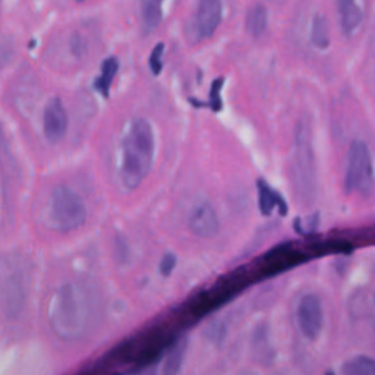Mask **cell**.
<instances>
[{
  "mask_svg": "<svg viewBox=\"0 0 375 375\" xmlns=\"http://www.w3.org/2000/svg\"><path fill=\"white\" fill-rule=\"evenodd\" d=\"M156 156V135L151 123L143 118L132 119L120 141V179L123 186L134 191L151 172Z\"/></svg>",
  "mask_w": 375,
  "mask_h": 375,
  "instance_id": "6da1fadb",
  "label": "cell"
},
{
  "mask_svg": "<svg viewBox=\"0 0 375 375\" xmlns=\"http://www.w3.org/2000/svg\"><path fill=\"white\" fill-rule=\"evenodd\" d=\"M49 323L56 336L63 340H77L86 335L90 321L88 301L75 283H63L49 302Z\"/></svg>",
  "mask_w": 375,
  "mask_h": 375,
  "instance_id": "7a4b0ae2",
  "label": "cell"
},
{
  "mask_svg": "<svg viewBox=\"0 0 375 375\" xmlns=\"http://www.w3.org/2000/svg\"><path fill=\"white\" fill-rule=\"evenodd\" d=\"M292 182L298 198L311 204L317 191L315 152L312 145V132L308 120L302 119L295 129L294 154H292Z\"/></svg>",
  "mask_w": 375,
  "mask_h": 375,
  "instance_id": "3957f363",
  "label": "cell"
},
{
  "mask_svg": "<svg viewBox=\"0 0 375 375\" xmlns=\"http://www.w3.org/2000/svg\"><path fill=\"white\" fill-rule=\"evenodd\" d=\"M47 214L54 230L69 233L86 225L88 210L86 202L74 189L59 185L50 193Z\"/></svg>",
  "mask_w": 375,
  "mask_h": 375,
  "instance_id": "277c9868",
  "label": "cell"
},
{
  "mask_svg": "<svg viewBox=\"0 0 375 375\" xmlns=\"http://www.w3.org/2000/svg\"><path fill=\"white\" fill-rule=\"evenodd\" d=\"M374 184L375 172L371 151L364 141H355L347 156L344 188L347 192H356L367 197L372 192Z\"/></svg>",
  "mask_w": 375,
  "mask_h": 375,
  "instance_id": "5b68a950",
  "label": "cell"
},
{
  "mask_svg": "<svg viewBox=\"0 0 375 375\" xmlns=\"http://www.w3.org/2000/svg\"><path fill=\"white\" fill-rule=\"evenodd\" d=\"M26 302V279L22 270L13 269L0 276V303L5 314L15 318L25 308Z\"/></svg>",
  "mask_w": 375,
  "mask_h": 375,
  "instance_id": "8992f818",
  "label": "cell"
},
{
  "mask_svg": "<svg viewBox=\"0 0 375 375\" xmlns=\"http://www.w3.org/2000/svg\"><path fill=\"white\" fill-rule=\"evenodd\" d=\"M223 18L221 0H198L193 15V33L198 40H207L214 35Z\"/></svg>",
  "mask_w": 375,
  "mask_h": 375,
  "instance_id": "52a82bcc",
  "label": "cell"
},
{
  "mask_svg": "<svg viewBox=\"0 0 375 375\" xmlns=\"http://www.w3.org/2000/svg\"><path fill=\"white\" fill-rule=\"evenodd\" d=\"M324 315L321 301L317 295H305L298 307V324L302 335L310 340H315L321 333Z\"/></svg>",
  "mask_w": 375,
  "mask_h": 375,
  "instance_id": "ba28073f",
  "label": "cell"
},
{
  "mask_svg": "<svg viewBox=\"0 0 375 375\" xmlns=\"http://www.w3.org/2000/svg\"><path fill=\"white\" fill-rule=\"evenodd\" d=\"M69 127L67 112L61 99L54 97L49 100L43 110V132L49 143L58 144L61 143Z\"/></svg>",
  "mask_w": 375,
  "mask_h": 375,
  "instance_id": "9c48e42d",
  "label": "cell"
},
{
  "mask_svg": "<svg viewBox=\"0 0 375 375\" xmlns=\"http://www.w3.org/2000/svg\"><path fill=\"white\" fill-rule=\"evenodd\" d=\"M188 225L193 234L204 239L213 238L220 229L217 212L214 210V207L207 201L198 202L192 208L188 218Z\"/></svg>",
  "mask_w": 375,
  "mask_h": 375,
  "instance_id": "30bf717a",
  "label": "cell"
},
{
  "mask_svg": "<svg viewBox=\"0 0 375 375\" xmlns=\"http://www.w3.org/2000/svg\"><path fill=\"white\" fill-rule=\"evenodd\" d=\"M305 255L299 251H296L295 248H292L290 245H279L276 246L273 251H270L266 257H264V261L267 262V270L270 274L273 273H280L285 271L290 267H295L298 264L303 262Z\"/></svg>",
  "mask_w": 375,
  "mask_h": 375,
  "instance_id": "8fae6325",
  "label": "cell"
},
{
  "mask_svg": "<svg viewBox=\"0 0 375 375\" xmlns=\"http://www.w3.org/2000/svg\"><path fill=\"white\" fill-rule=\"evenodd\" d=\"M340 26L346 35H352L364 21V10L358 0H337Z\"/></svg>",
  "mask_w": 375,
  "mask_h": 375,
  "instance_id": "7c38bea8",
  "label": "cell"
},
{
  "mask_svg": "<svg viewBox=\"0 0 375 375\" xmlns=\"http://www.w3.org/2000/svg\"><path fill=\"white\" fill-rule=\"evenodd\" d=\"M258 188V205H260V212L264 216H270L273 213L274 208H279L280 214L286 216L287 214V204L283 200L279 192L274 191L266 180L260 179L257 182Z\"/></svg>",
  "mask_w": 375,
  "mask_h": 375,
  "instance_id": "4fadbf2b",
  "label": "cell"
},
{
  "mask_svg": "<svg viewBox=\"0 0 375 375\" xmlns=\"http://www.w3.org/2000/svg\"><path fill=\"white\" fill-rule=\"evenodd\" d=\"M166 0H141V24L145 34L154 33L163 19Z\"/></svg>",
  "mask_w": 375,
  "mask_h": 375,
  "instance_id": "5bb4252c",
  "label": "cell"
},
{
  "mask_svg": "<svg viewBox=\"0 0 375 375\" xmlns=\"http://www.w3.org/2000/svg\"><path fill=\"white\" fill-rule=\"evenodd\" d=\"M118 71H119L118 58L110 56L102 63V72L94 81V88L97 90V93H100L103 97H106V99L110 94V87L113 84Z\"/></svg>",
  "mask_w": 375,
  "mask_h": 375,
  "instance_id": "9a60e30c",
  "label": "cell"
},
{
  "mask_svg": "<svg viewBox=\"0 0 375 375\" xmlns=\"http://www.w3.org/2000/svg\"><path fill=\"white\" fill-rule=\"evenodd\" d=\"M269 10L264 5H255L249 9L246 15V30L253 37L258 38L267 31Z\"/></svg>",
  "mask_w": 375,
  "mask_h": 375,
  "instance_id": "2e32d148",
  "label": "cell"
},
{
  "mask_svg": "<svg viewBox=\"0 0 375 375\" xmlns=\"http://www.w3.org/2000/svg\"><path fill=\"white\" fill-rule=\"evenodd\" d=\"M253 346H254V352L260 362H264L262 365H271L274 352L271 349V344L269 340V330L266 326H258L255 328L254 337H253Z\"/></svg>",
  "mask_w": 375,
  "mask_h": 375,
  "instance_id": "e0dca14e",
  "label": "cell"
},
{
  "mask_svg": "<svg viewBox=\"0 0 375 375\" xmlns=\"http://www.w3.org/2000/svg\"><path fill=\"white\" fill-rule=\"evenodd\" d=\"M311 43L318 50H326L330 46V29L324 15H315L312 19Z\"/></svg>",
  "mask_w": 375,
  "mask_h": 375,
  "instance_id": "ac0fdd59",
  "label": "cell"
},
{
  "mask_svg": "<svg viewBox=\"0 0 375 375\" xmlns=\"http://www.w3.org/2000/svg\"><path fill=\"white\" fill-rule=\"evenodd\" d=\"M346 375H375V359L369 356H355L342 368Z\"/></svg>",
  "mask_w": 375,
  "mask_h": 375,
  "instance_id": "d6986e66",
  "label": "cell"
},
{
  "mask_svg": "<svg viewBox=\"0 0 375 375\" xmlns=\"http://www.w3.org/2000/svg\"><path fill=\"white\" fill-rule=\"evenodd\" d=\"M186 346H188L186 339H180L170 347V352H169L168 359H166V364H164L166 374H176L180 371V368H182V364H184L185 355H186Z\"/></svg>",
  "mask_w": 375,
  "mask_h": 375,
  "instance_id": "ffe728a7",
  "label": "cell"
},
{
  "mask_svg": "<svg viewBox=\"0 0 375 375\" xmlns=\"http://www.w3.org/2000/svg\"><path fill=\"white\" fill-rule=\"evenodd\" d=\"M315 249L321 254H327V253L328 254H331V253L347 254V253L352 251V246L347 242H344V241H330V242L315 245Z\"/></svg>",
  "mask_w": 375,
  "mask_h": 375,
  "instance_id": "44dd1931",
  "label": "cell"
},
{
  "mask_svg": "<svg viewBox=\"0 0 375 375\" xmlns=\"http://www.w3.org/2000/svg\"><path fill=\"white\" fill-rule=\"evenodd\" d=\"M163 56H164V45L163 43H159L156 45V47L152 49L151 54H150V61H148V65H150V71L152 75L159 77L163 71Z\"/></svg>",
  "mask_w": 375,
  "mask_h": 375,
  "instance_id": "7402d4cb",
  "label": "cell"
},
{
  "mask_svg": "<svg viewBox=\"0 0 375 375\" xmlns=\"http://www.w3.org/2000/svg\"><path fill=\"white\" fill-rule=\"evenodd\" d=\"M223 84H225V79L218 78L213 82L212 90H210V107L214 110V112H220L221 106H223V102H221V95H220Z\"/></svg>",
  "mask_w": 375,
  "mask_h": 375,
  "instance_id": "603a6c76",
  "label": "cell"
},
{
  "mask_svg": "<svg viewBox=\"0 0 375 375\" xmlns=\"http://www.w3.org/2000/svg\"><path fill=\"white\" fill-rule=\"evenodd\" d=\"M176 262H177V260L173 254H166L160 261V273L164 277H169L176 267Z\"/></svg>",
  "mask_w": 375,
  "mask_h": 375,
  "instance_id": "cb8c5ba5",
  "label": "cell"
},
{
  "mask_svg": "<svg viewBox=\"0 0 375 375\" xmlns=\"http://www.w3.org/2000/svg\"><path fill=\"white\" fill-rule=\"evenodd\" d=\"M75 2H78V3H86V2H88V0H75Z\"/></svg>",
  "mask_w": 375,
  "mask_h": 375,
  "instance_id": "d4e9b609",
  "label": "cell"
}]
</instances>
